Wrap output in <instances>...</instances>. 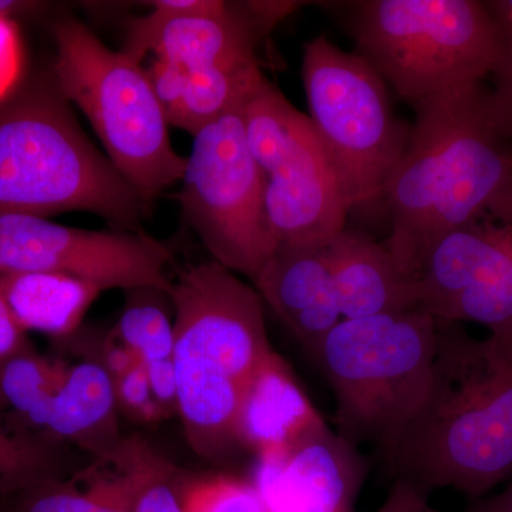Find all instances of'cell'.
<instances>
[{"label": "cell", "mask_w": 512, "mask_h": 512, "mask_svg": "<svg viewBox=\"0 0 512 512\" xmlns=\"http://www.w3.org/2000/svg\"><path fill=\"white\" fill-rule=\"evenodd\" d=\"M119 410L114 379L101 360H82L64 367L40 430L92 458L107 456L123 440Z\"/></svg>", "instance_id": "d6986e66"}, {"label": "cell", "mask_w": 512, "mask_h": 512, "mask_svg": "<svg viewBox=\"0 0 512 512\" xmlns=\"http://www.w3.org/2000/svg\"><path fill=\"white\" fill-rule=\"evenodd\" d=\"M154 451L143 437H123L110 454L72 474L3 495L0 512H131Z\"/></svg>", "instance_id": "9a60e30c"}, {"label": "cell", "mask_w": 512, "mask_h": 512, "mask_svg": "<svg viewBox=\"0 0 512 512\" xmlns=\"http://www.w3.org/2000/svg\"><path fill=\"white\" fill-rule=\"evenodd\" d=\"M23 52L13 19L0 16V100L22 79Z\"/></svg>", "instance_id": "4316f807"}, {"label": "cell", "mask_w": 512, "mask_h": 512, "mask_svg": "<svg viewBox=\"0 0 512 512\" xmlns=\"http://www.w3.org/2000/svg\"><path fill=\"white\" fill-rule=\"evenodd\" d=\"M244 120L278 247L328 244L352 210L311 119L264 76L245 100Z\"/></svg>", "instance_id": "9c48e42d"}, {"label": "cell", "mask_w": 512, "mask_h": 512, "mask_svg": "<svg viewBox=\"0 0 512 512\" xmlns=\"http://www.w3.org/2000/svg\"><path fill=\"white\" fill-rule=\"evenodd\" d=\"M437 322L426 397L383 460L424 497L453 488L480 498L512 477V338Z\"/></svg>", "instance_id": "7a4b0ae2"}, {"label": "cell", "mask_w": 512, "mask_h": 512, "mask_svg": "<svg viewBox=\"0 0 512 512\" xmlns=\"http://www.w3.org/2000/svg\"><path fill=\"white\" fill-rule=\"evenodd\" d=\"M470 512H512V483L495 497L477 501Z\"/></svg>", "instance_id": "836d02e7"}, {"label": "cell", "mask_w": 512, "mask_h": 512, "mask_svg": "<svg viewBox=\"0 0 512 512\" xmlns=\"http://www.w3.org/2000/svg\"><path fill=\"white\" fill-rule=\"evenodd\" d=\"M501 36V55L493 73L494 94L512 117V32Z\"/></svg>", "instance_id": "f1b7e54d"}, {"label": "cell", "mask_w": 512, "mask_h": 512, "mask_svg": "<svg viewBox=\"0 0 512 512\" xmlns=\"http://www.w3.org/2000/svg\"><path fill=\"white\" fill-rule=\"evenodd\" d=\"M181 470L154 451L131 512H184L178 491Z\"/></svg>", "instance_id": "d4e9b609"}, {"label": "cell", "mask_w": 512, "mask_h": 512, "mask_svg": "<svg viewBox=\"0 0 512 512\" xmlns=\"http://www.w3.org/2000/svg\"><path fill=\"white\" fill-rule=\"evenodd\" d=\"M409 144L383 202L384 247L414 281L431 245L512 191V117L484 82L414 107Z\"/></svg>", "instance_id": "6da1fadb"}, {"label": "cell", "mask_w": 512, "mask_h": 512, "mask_svg": "<svg viewBox=\"0 0 512 512\" xmlns=\"http://www.w3.org/2000/svg\"><path fill=\"white\" fill-rule=\"evenodd\" d=\"M439 322L421 309L342 319L313 353L336 399V431L386 456L426 397Z\"/></svg>", "instance_id": "8992f818"}, {"label": "cell", "mask_w": 512, "mask_h": 512, "mask_svg": "<svg viewBox=\"0 0 512 512\" xmlns=\"http://www.w3.org/2000/svg\"><path fill=\"white\" fill-rule=\"evenodd\" d=\"M59 441L0 429V497L50 477L66 476Z\"/></svg>", "instance_id": "603a6c76"}, {"label": "cell", "mask_w": 512, "mask_h": 512, "mask_svg": "<svg viewBox=\"0 0 512 512\" xmlns=\"http://www.w3.org/2000/svg\"><path fill=\"white\" fill-rule=\"evenodd\" d=\"M335 5L357 53L413 109L485 82L500 60V32L485 2L359 0Z\"/></svg>", "instance_id": "5b68a950"}, {"label": "cell", "mask_w": 512, "mask_h": 512, "mask_svg": "<svg viewBox=\"0 0 512 512\" xmlns=\"http://www.w3.org/2000/svg\"><path fill=\"white\" fill-rule=\"evenodd\" d=\"M168 296L174 308L178 417L194 453L224 460L241 448L242 389L272 350L264 301L212 259L183 269Z\"/></svg>", "instance_id": "277c9868"}, {"label": "cell", "mask_w": 512, "mask_h": 512, "mask_svg": "<svg viewBox=\"0 0 512 512\" xmlns=\"http://www.w3.org/2000/svg\"><path fill=\"white\" fill-rule=\"evenodd\" d=\"M154 400L165 419L178 416V384L173 359L143 363Z\"/></svg>", "instance_id": "83f0119b"}, {"label": "cell", "mask_w": 512, "mask_h": 512, "mask_svg": "<svg viewBox=\"0 0 512 512\" xmlns=\"http://www.w3.org/2000/svg\"><path fill=\"white\" fill-rule=\"evenodd\" d=\"M417 308L512 338V191L437 239L414 275Z\"/></svg>", "instance_id": "8fae6325"}, {"label": "cell", "mask_w": 512, "mask_h": 512, "mask_svg": "<svg viewBox=\"0 0 512 512\" xmlns=\"http://www.w3.org/2000/svg\"><path fill=\"white\" fill-rule=\"evenodd\" d=\"M254 284L311 356L343 319L325 245H279Z\"/></svg>", "instance_id": "2e32d148"}, {"label": "cell", "mask_w": 512, "mask_h": 512, "mask_svg": "<svg viewBox=\"0 0 512 512\" xmlns=\"http://www.w3.org/2000/svg\"><path fill=\"white\" fill-rule=\"evenodd\" d=\"M114 387H116L119 409L131 419L141 423H157L165 419L154 400L143 362L137 363L123 375L117 376L114 379Z\"/></svg>", "instance_id": "484cf974"}, {"label": "cell", "mask_w": 512, "mask_h": 512, "mask_svg": "<svg viewBox=\"0 0 512 512\" xmlns=\"http://www.w3.org/2000/svg\"><path fill=\"white\" fill-rule=\"evenodd\" d=\"M376 512H437L429 505V498L417 493L409 484L393 481L392 490Z\"/></svg>", "instance_id": "f546056e"}, {"label": "cell", "mask_w": 512, "mask_h": 512, "mask_svg": "<svg viewBox=\"0 0 512 512\" xmlns=\"http://www.w3.org/2000/svg\"><path fill=\"white\" fill-rule=\"evenodd\" d=\"M101 292L92 282L62 274H0V295L19 328L53 339L74 335Z\"/></svg>", "instance_id": "ffe728a7"}, {"label": "cell", "mask_w": 512, "mask_h": 512, "mask_svg": "<svg viewBox=\"0 0 512 512\" xmlns=\"http://www.w3.org/2000/svg\"><path fill=\"white\" fill-rule=\"evenodd\" d=\"M325 423L288 362L274 349L249 376L237 414L239 447L255 457L276 453Z\"/></svg>", "instance_id": "e0dca14e"}, {"label": "cell", "mask_w": 512, "mask_h": 512, "mask_svg": "<svg viewBox=\"0 0 512 512\" xmlns=\"http://www.w3.org/2000/svg\"><path fill=\"white\" fill-rule=\"evenodd\" d=\"M167 293L157 289L127 291V305L113 335L127 346L140 362L173 359L174 320L168 316Z\"/></svg>", "instance_id": "7402d4cb"}, {"label": "cell", "mask_w": 512, "mask_h": 512, "mask_svg": "<svg viewBox=\"0 0 512 512\" xmlns=\"http://www.w3.org/2000/svg\"><path fill=\"white\" fill-rule=\"evenodd\" d=\"M325 249L343 319L417 308L414 282L384 244L345 228L329 239Z\"/></svg>", "instance_id": "ac0fdd59"}, {"label": "cell", "mask_w": 512, "mask_h": 512, "mask_svg": "<svg viewBox=\"0 0 512 512\" xmlns=\"http://www.w3.org/2000/svg\"><path fill=\"white\" fill-rule=\"evenodd\" d=\"M309 119L335 167L350 210L383 200L412 124L394 114L387 83L359 53L318 36L303 47Z\"/></svg>", "instance_id": "ba28073f"}, {"label": "cell", "mask_w": 512, "mask_h": 512, "mask_svg": "<svg viewBox=\"0 0 512 512\" xmlns=\"http://www.w3.org/2000/svg\"><path fill=\"white\" fill-rule=\"evenodd\" d=\"M150 204L87 138L52 72L0 100V217L84 211L140 232Z\"/></svg>", "instance_id": "3957f363"}, {"label": "cell", "mask_w": 512, "mask_h": 512, "mask_svg": "<svg viewBox=\"0 0 512 512\" xmlns=\"http://www.w3.org/2000/svg\"><path fill=\"white\" fill-rule=\"evenodd\" d=\"M369 458L328 424L256 457L251 478L268 512H355Z\"/></svg>", "instance_id": "5bb4252c"}, {"label": "cell", "mask_w": 512, "mask_h": 512, "mask_svg": "<svg viewBox=\"0 0 512 512\" xmlns=\"http://www.w3.org/2000/svg\"><path fill=\"white\" fill-rule=\"evenodd\" d=\"M178 491L184 512H268L251 478L231 473L181 471Z\"/></svg>", "instance_id": "cb8c5ba5"}, {"label": "cell", "mask_w": 512, "mask_h": 512, "mask_svg": "<svg viewBox=\"0 0 512 512\" xmlns=\"http://www.w3.org/2000/svg\"><path fill=\"white\" fill-rule=\"evenodd\" d=\"M173 252L143 232L63 227L28 215L0 217V274L50 272L83 279L101 291L170 293Z\"/></svg>", "instance_id": "7c38bea8"}, {"label": "cell", "mask_w": 512, "mask_h": 512, "mask_svg": "<svg viewBox=\"0 0 512 512\" xmlns=\"http://www.w3.org/2000/svg\"><path fill=\"white\" fill-rule=\"evenodd\" d=\"M244 103L194 134L178 200L212 261L255 281L278 244L266 215L264 175L248 143Z\"/></svg>", "instance_id": "30bf717a"}, {"label": "cell", "mask_w": 512, "mask_h": 512, "mask_svg": "<svg viewBox=\"0 0 512 512\" xmlns=\"http://www.w3.org/2000/svg\"><path fill=\"white\" fill-rule=\"evenodd\" d=\"M0 410H5V406H3L2 400H0Z\"/></svg>", "instance_id": "e575fe53"}, {"label": "cell", "mask_w": 512, "mask_h": 512, "mask_svg": "<svg viewBox=\"0 0 512 512\" xmlns=\"http://www.w3.org/2000/svg\"><path fill=\"white\" fill-rule=\"evenodd\" d=\"M55 39L52 73L64 99L82 110L117 171L153 202L181 181L185 157L171 144L170 124L146 69L76 19L60 20Z\"/></svg>", "instance_id": "52a82bcc"}, {"label": "cell", "mask_w": 512, "mask_h": 512, "mask_svg": "<svg viewBox=\"0 0 512 512\" xmlns=\"http://www.w3.org/2000/svg\"><path fill=\"white\" fill-rule=\"evenodd\" d=\"M103 348V360H101V363H103L113 379L123 375L128 369L140 363L137 356L121 340L117 339L113 332L107 336Z\"/></svg>", "instance_id": "4dcf8cb0"}, {"label": "cell", "mask_w": 512, "mask_h": 512, "mask_svg": "<svg viewBox=\"0 0 512 512\" xmlns=\"http://www.w3.org/2000/svg\"><path fill=\"white\" fill-rule=\"evenodd\" d=\"M64 363L40 355L32 343L0 360V400L5 409L42 429L50 400L55 396Z\"/></svg>", "instance_id": "44dd1931"}, {"label": "cell", "mask_w": 512, "mask_h": 512, "mask_svg": "<svg viewBox=\"0 0 512 512\" xmlns=\"http://www.w3.org/2000/svg\"><path fill=\"white\" fill-rule=\"evenodd\" d=\"M298 2H221L211 10L173 13L153 8L134 19L123 52L143 63L148 53L185 72L258 62L256 49Z\"/></svg>", "instance_id": "4fadbf2b"}, {"label": "cell", "mask_w": 512, "mask_h": 512, "mask_svg": "<svg viewBox=\"0 0 512 512\" xmlns=\"http://www.w3.org/2000/svg\"><path fill=\"white\" fill-rule=\"evenodd\" d=\"M28 336L19 328L0 295V360L29 345Z\"/></svg>", "instance_id": "1f68e13d"}, {"label": "cell", "mask_w": 512, "mask_h": 512, "mask_svg": "<svg viewBox=\"0 0 512 512\" xmlns=\"http://www.w3.org/2000/svg\"><path fill=\"white\" fill-rule=\"evenodd\" d=\"M491 18L497 25L500 35L512 32V0H493L485 2Z\"/></svg>", "instance_id": "d6a6232c"}]
</instances>
